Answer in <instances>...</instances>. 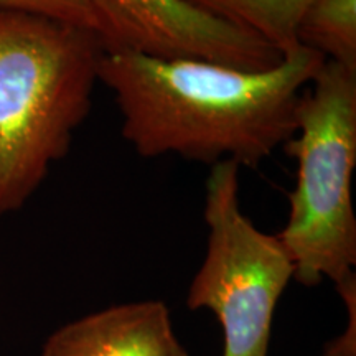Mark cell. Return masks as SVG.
<instances>
[{"label":"cell","mask_w":356,"mask_h":356,"mask_svg":"<svg viewBox=\"0 0 356 356\" xmlns=\"http://www.w3.org/2000/svg\"><path fill=\"white\" fill-rule=\"evenodd\" d=\"M325 61L299 47L273 68L244 71L197 58L106 50L99 83L114 95L122 137L142 157L256 168L293 137L300 97Z\"/></svg>","instance_id":"obj_1"},{"label":"cell","mask_w":356,"mask_h":356,"mask_svg":"<svg viewBox=\"0 0 356 356\" xmlns=\"http://www.w3.org/2000/svg\"><path fill=\"white\" fill-rule=\"evenodd\" d=\"M104 51L95 30L0 10V216L22 210L68 155Z\"/></svg>","instance_id":"obj_2"},{"label":"cell","mask_w":356,"mask_h":356,"mask_svg":"<svg viewBox=\"0 0 356 356\" xmlns=\"http://www.w3.org/2000/svg\"><path fill=\"white\" fill-rule=\"evenodd\" d=\"M297 162L291 213L277 236L293 266V279L315 287L355 274L356 70L325 61L305 88L297 131L282 147Z\"/></svg>","instance_id":"obj_3"},{"label":"cell","mask_w":356,"mask_h":356,"mask_svg":"<svg viewBox=\"0 0 356 356\" xmlns=\"http://www.w3.org/2000/svg\"><path fill=\"white\" fill-rule=\"evenodd\" d=\"M239 170L222 160L208 173V246L186 305L215 314L225 337L222 356H269L275 307L293 279V266L277 236L256 228L241 211Z\"/></svg>","instance_id":"obj_4"},{"label":"cell","mask_w":356,"mask_h":356,"mask_svg":"<svg viewBox=\"0 0 356 356\" xmlns=\"http://www.w3.org/2000/svg\"><path fill=\"white\" fill-rule=\"evenodd\" d=\"M108 51L197 58L264 71L282 55L256 35L203 15L181 0H89Z\"/></svg>","instance_id":"obj_5"},{"label":"cell","mask_w":356,"mask_h":356,"mask_svg":"<svg viewBox=\"0 0 356 356\" xmlns=\"http://www.w3.org/2000/svg\"><path fill=\"white\" fill-rule=\"evenodd\" d=\"M42 356H188L162 300L127 302L63 325Z\"/></svg>","instance_id":"obj_6"},{"label":"cell","mask_w":356,"mask_h":356,"mask_svg":"<svg viewBox=\"0 0 356 356\" xmlns=\"http://www.w3.org/2000/svg\"><path fill=\"white\" fill-rule=\"evenodd\" d=\"M186 6L249 32L280 55L287 56L300 47L297 25L310 0H181Z\"/></svg>","instance_id":"obj_7"},{"label":"cell","mask_w":356,"mask_h":356,"mask_svg":"<svg viewBox=\"0 0 356 356\" xmlns=\"http://www.w3.org/2000/svg\"><path fill=\"white\" fill-rule=\"evenodd\" d=\"M299 44L356 70V0H310L297 25Z\"/></svg>","instance_id":"obj_8"},{"label":"cell","mask_w":356,"mask_h":356,"mask_svg":"<svg viewBox=\"0 0 356 356\" xmlns=\"http://www.w3.org/2000/svg\"><path fill=\"white\" fill-rule=\"evenodd\" d=\"M0 10H15L50 17L68 24L95 30L101 37V26L89 0H0Z\"/></svg>","instance_id":"obj_9"},{"label":"cell","mask_w":356,"mask_h":356,"mask_svg":"<svg viewBox=\"0 0 356 356\" xmlns=\"http://www.w3.org/2000/svg\"><path fill=\"white\" fill-rule=\"evenodd\" d=\"M335 287L345 302L348 317L345 330L325 345L323 356H356V275H348Z\"/></svg>","instance_id":"obj_10"}]
</instances>
